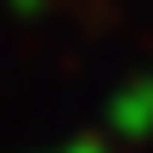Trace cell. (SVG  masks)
Returning <instances> with one entry per match:
<instances>
[{
  "label": "cell",
  "mask_w": 153,
  "mask_h": 153,
  "mask_svg": "<svg viewBox=\"0 0 153 153\" xmlns=\"http://www.w3.org/2000/svg\"><path fill=\"white\" fill-rule=\"evenodd\" d=\"M114 119H119V125H125L131 136H142V131L153 125V85H142V91H131V97H125V102L114 108Z\"/></svg>",
  "instance_id": "6da1fadb"
},
{
  "label": "cell",
  "mask_w": 153,
  "mask_h": 153,
  "mask_svg": "<svg viewBox=\"0 0 153 153\" xmlns=\"http://www.w3.org/2000/svg\"><path fill=\"white\" fill-rule=\"evenodd\" d=\"M74 153H102V148H97V142H79V148H74Z\"/></svg>",
  "instance_id": "7a4b0ae2"
}]
</instances>
